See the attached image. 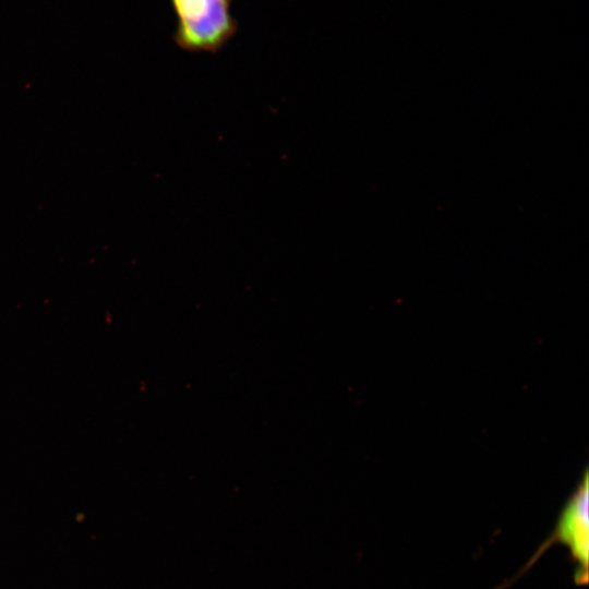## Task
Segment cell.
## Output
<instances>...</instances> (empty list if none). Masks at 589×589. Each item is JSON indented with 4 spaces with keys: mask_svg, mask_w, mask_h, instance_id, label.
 <instances>
[{
    "mask_svg": "<svg viewBox=\"0 0 589 589\" xmlns=\"http://www.w3.org/2000/svg\"><path fill=\"white\" fill-rule=\"evenodd\" d=\"M177 17L176 45L190 52L219 51L237 33L232 0H170Z\"/></svg>",
    "mask_w": 589,
    "mask_h": 589,
    "instance_id": "6da1fadb",
    "label": "cell"
},
{
    "mask_svg": "<svg viewBox=\"0 0 589 589\" xmlns=\"http://www.w3.org/2000/svg\"><path fill=\"white\" fill-rule=\"evenodd\" d=\"M560 542L567 546L573 561L578 564L575 580L584 584L588 578L589 553V510L588 474L564 506L551 539L546 542Z\"/></svg>",
    "mask_w": 589,
    "mask_h": 589,
    "instance_id": "7a4b0ae2",
    "label": "cell"
}]
</instances>
